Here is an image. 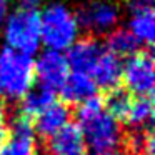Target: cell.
Instances as JSON below:
<instances>
[{"label":"cell","mask_w":155,"mask_h":155,"mask_svg":"<svg viewBox=\"0 0 155 155\" xmlns=\"http://www.w3.org/2000/svg\"><path fill=\"white\" fill-rule=\"evenodd\" d=\"M35 82V60L8 47L0 48V97L20 102Z\"/></svg>","instance_id":"obj_1"},{"label":"cell","mask_w":155,"mask_h":155,"mask_svg":"<svg viewBox=\"0 0 155 155\" xmlns=\"http://www.w3.org/2000/svg\"><path fill=\"white\" fill-rule=\"evenodd\" d=\"M77 17L64 4H52L40 15V40L47 50L64 52L78 37Z\"/></svg>","instance_id":"obj_2"},{"label":"cell","mask_w":155,"mask_h":155,"mask_svg":"<svg viewBox=\"0 0 155 155\" xmlns=\"http://www.w3.org/2000/svg\"><path fill=\"white\" fill-rule=\"evenodd\" d=\"M5 42L7 47L24 55H35L40 48V14L32 8H17L7 17Z\"/></svg>","instance_id":"obj_3"},{"label":"cell","mask_w":155,"mask_h":155,"mask_svg":"<svg viewBox=\"0 0 155 155\" xmlns=\"http://www.w3.org/2000/svg\"><path fill=\"white\" fill-rule=\"evenodd\" d=\"M77 125L82 130L85 143L94 152H115V148L122 145L124 132L120 122L107 110Z\"/></svg>","instance_id":"obj_4"},{"label":"cell","mask_w":155,"mask_h":155,"mask_svg":"<svg viewBox=\"0 0 155 155\" xmlns=\"http://www.w3.org/2000/svg\"><path fill=\"white\" fill-rule=\"evenodd\" d=\"M122 80L125 90L137 97H152L155 85L153 74V55L152 50H138L127 58L122 65Z\"/></svg>","instance_id":"obj_5"},{"label":"cell","mask_w":155,"mask_h":155,"mask_svg":"<svg viewBox=\"0 0 155 155\" xmlns=\"http://www.w3.org/2000/svg\"><path fill=\"white\" fill-rule=\"evenodd\" d=\"M78 27L94 34H107L114 30L120 18L118 5L110 0H94L90 4L84 5L75 15Z\"/></svg>","instance_id":"obj_6"},{"label":"cell","mask_w":155,"mask_h":155,"mask_svg":"<svg viewBox=\"0 0 155 155\" xmlns=\"http://www.w3.org/2000/svg\"><path fill=\"white\" fill-rule=\"evenodd\" d=\"M70 67H68L67 57L62 52L45 50L35 62V80L44 88L52 92H58L65 84Z\"/></svg>","instance_id":"obj_7"},{"label":"cell","mask_w":155,"mask_h":155,"mask_svg":"<svg viewBox=\"0 0 155 155\" xmlns=\"http://www.w3.org/2000/svg\"><path fill=\"white\" fill-rule=\"evenodd\" d=\"M0 155H37L35 130L30 118L18 114L12 120L8 137L0 147Z\"/></svg>","instance_id":"obj_8"},{"label":"cell","mask_w":155,"mask_h":155,"mask_svg":"<svg viewBox=\"0 0 155 155\" xmlns=\"http://www.w3.org/2000/svg\"><path fill=\"white\" fill-rule=\"evenodd\" d=\"M105 48L98 44L95 37H84L80 40H75L74 45L68 48V54L65 55L68 62V67L72 72L90 75L94 65L97 64L98 57Z\"/></svg>","instance_id":"obj_9"},{"label":"cell","mask_w":155,"mask_h":155,"mask_svg":"<svg viewBox=\"0 0 155 155\" xmlns=\"http://www.w3.org/2000/svg\"><path fill=\"white\" fill-rule=\"evenodd\" d=\"M47 155H87V143L77 124L68 122L47 140Z\"/></svg>","instance_id":"obj_10"},{"label":"cell","mask_w":155,"mask_h":155,"mask_svg":"<svg viewBox=\"0 0 155 155\" xmlns=\"http://www.w3.org/2000/svg\"><path fill=\"white\" fill-rule=\"evenodd\" d=\"M70 120V108L64 102H54L48 108H45L40 115L32 120L34 130L44 140H48L60 128H64Z\"/></svg>","instance_id":"obj_11"},{"label":"cell","mask_w":155,"mask_h":155,"mask_svg":"<svg viewBox=\"0 0 155 155\" xmlns=\"http://www.w3.org/2000/svg\"><path fill=\"white\" fill-rule=\"evenodd\" d=\"M90 77L97 88H104V90H112L117 88L122 80V62L118 57L112 55L110 52L104 50L102 55L98 57L97 64L94 65L90 72Z\"/></svg>","instance_id":"obj_12"},{"label":"cell","mask_w":155,"mask_h":155,"mask_svg":"<svg viewBox=\"0 0 155 155\" xmlns=\"http://www.w3.org/2000/svg\"><path fill=\"white\" fill-rule=\"evenodd\" d=\"M58 92H60L64 104L78 105L80 102L87 100L88 97L97 94V85L94 84L90 75L80 74V72H70L65 84L62 85Z\"/></svg>","instance_id":"obj_13"},{"label":"cell","mask_w":155,"mask_h":155,"mask_svg":"<svg viewBox=\"0 0 155 155\" xmlns=\"http://www.w3.org/2000/svg\"><path fill=\"white\" fill-rule=\"evenodd\" d=\"M130 34L138 40V44L147 45L148 48L152 47L155 38V14L153 7L148 8H138L132 10V18H130Z\"/></svg>","instance_id":"obj_14"},{"label":"cell","mask_w":155,"mask_h":155,"mask_svg":"<svg viewBox=\"0 0 155 155\" xmlns=\"http://www.w3.org/2000/svg\"><path fill=\"white\" fill-rule=\"evenodd\" d=\"M55 100V92L44 88L38 85L37 88L32 87L27 92L24 98L20 100V115L25 118H30L34 120L37 115H40L45 108H48Z\"/></svg>","instance_id":"obj_15"},{"label":"cell","mask_w":155,"mask_h":155,"mask_svg":"<svg viewBox=\"0 0 155 155\" xmlns=\"http://www.w3.org/2000/svg\"><path fill=\"white\" fill-rule=\"evenodd\" d=\"M105 50L110 52L112 55H115L118 58L130 57L135 52L140 50V44L128 30H125V28H114L107 35Z\"/></svg>","instance_id":"obj_16"},{"label":"cell","mask_w":155,"mask_h":155,"mask_svg":"<svg viewBox=\"0 0 155 155\" xmlns=\"http://www.w3.org/2000/svg\"><path fill=\"white\" fill-rule=\"evenodd\" d=\"M152 118H153L152 97H137L132 102V107L124 122L135 130H143V128H150Z\"/></svg>","instance_id":"obj_17"},{"label":"cell","mask_w":155,"mask_h":155,"mask_svg":"<svg viewBox=\"0 0 155 155\" xmlns=\"http://www.w3.org/2000/svg\"><path fill=\"white\" fill-rule=\"evenodd\" d=\"M132 94L125 88H112V90L107 92V95L104 97V104H105V110L115 117L117 120H125L128 110L132 107Z\"/></svg>","instance_id":"obj_18"},{"label":"cell","mask_w":155,"mask_h":155,"mask_svg":"<svg viewBox=\"0 0 155 155\" xmlns=\"http://www.w3.org/2000/svg\"><path fill=\"white\" fill-rule=\"evenodd\" d=\"M122 143L125 145L127 152L132 155H153L155 145H153V134L150 128L143 130H132L128 135L122 138Z\"/></svg>","instance_id":"obj_19"},{"label":"cell","mask_w":155,"mask_h":155,"mask_svg":"<svg viewBox=\"0 0 155 155\" xmlns=\"http://www.w3.org/2000/svg\"><path fill=\"white\" fill-rule=\"evenodd\" d=\"M104 110H105L104 95H98V94L92 95L87 100L78 104V107H77V124H82V122L95 117V115H98Z\"/></svg>","instance_id":"obj_20"},{"label":"cell","mask_w":155,"mask_h":155,"mask_svg":"<svg viewBox=\"0 0 155 155\" xmlns=\"http://www.w3.org/2000/svg\"><path fill=\"white\" fill-rule=\"evenodd\" d=\"M152 4H153V0H130L128 7H130V10H138V8L152 7Z\"/></svg>","instance_id":"obj_21"},{"label":"cell","mask_w":155,"mask_h":155,"mask_svg":"<svg viewBox=\"0 0 155 155\" xmlns=\"http://www.w3.org/2000/svg\"><path fill=\"white\" fill-rule=\"evenodd\" d=\"M8 17V0H0V25Z\"/></svg>","instance_id":"obj_22"},{"label":"cell","mask_w":155,"mask_h":155,"mask_svg":"<svg viewBox=\"0 0 155 155\" xmlns=\"http://www.w3.org/2000/svg\"><path fill=\"white\" fill-rule=\"evenodd\" d=\"M7 137H8V127L4 122V117H0V147H2V143L7 140Z\"/></svg>","instance_id":"obj_23"},{"label":"cell","mask_w":155,"mask_h":155,"mask_svg":"<svg viewBox=\"0 0 155 155\" xmlns=\"http://www.w3.org/2000/svg\"><path fill=\"white\" fill-rule=\"evenodd\" d=\"M22 8H32V10H37V7L42 4V0H20Z\"/></svg>","instance_id":"obj_24"},{"label":"cell","mask_w":155,"mask_h":155,"mask_svg":"<svg viewBox=\"0 0 155 155\" xmlns=\"http://www.w3.org/2000/svg\"><path fill=\"white\" fill-rule=\"evenodd\" d=\"M92 155H118V153H115V152H94Z\"/></svg>","instance_id":"obj_25"},{"label":"cell","mask_w":155,"mask_h":155,"mask_svg":"<svg viewBox=\"0 0 155 155\" xmlns=\"http://www.w3.org/2000/svg\"><path fill=\"white\" fill-rule=\"evenodd\" d=\"M0 117H4V102H2V97H0Z\"/></svg>","instance_id":"obj_26"}]
</instances>
